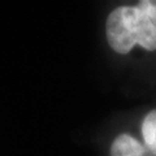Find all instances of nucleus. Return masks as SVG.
<instances>
[{
    "mask_svg": "<svg viewBox=\"0 0 156 156\" xmlns=\"http://www.w3.org/2000/svg\"><path fill=\"white\" fill-rule=\"evenodd\" d=\"M104 31L109 48L120 56L136 48L156 52V23L138 3L115 7L107 16Z\"/></svg>",
    "mask_w": 156,
    "mask_h": 156,
    "instance_id": "f257e3e1",
    "label": "nucleus"
},
{
    "mask_svg": "<svg viewBox=\"0 0 156 156\" xmlns=\"http://www.w3.org/2000/svg\"><path fill=\"white\" fill-rule=\"evenodd\" d=\"M109 156H151L138 135L131 131H121L111 140Z\"/></svg>",
    "mask_w": 156,
    "mask_h": 156,
    "instance_id": "f03ea898",
    "label": "nucleus"
},
{
    "mask_svg": "<svg viewBox=\"0 0 156 156\" xmlns=\"http://www.w3.org/2000/svg\"><path fill=\"white\" fill-rule=\"evenodd\" d=\"M139 138L151 156H156V108L144 113L139 122Z\"/></svg>",
    "mask_w": 156,
    "mask_h": 156,
    "instance_id": "7ed1b4c3",
    "label": "nucleus"
},
{
    "mask_svg": "<svg viewBox=\"0 0 156 156\" xmlns=\"http://www.w3.org/2000/svg\"><path fill=\"white\" fill-rule=\"evenodd\" d=\"M138 5L142 8L156 23V0H142V2H138Z\"/></svg>",
    "mask_w": 156,
    "mask_h": 156,
    "instance_id": "20e7f679",
    "label": "nucleus"
}]
</instances>
